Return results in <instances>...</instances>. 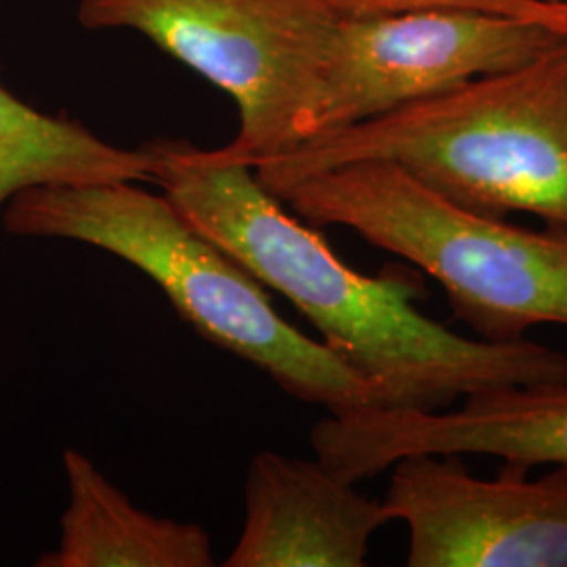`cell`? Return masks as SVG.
<instances>
[{
	"label": "cell",
	"instance_id": "8fae6325",
	"mask_svg": "<svg viewBox=\"0 0 567 567\" xmlns=\"http://www.w3.org/2000/svg\"><path fill=\"white\" fill-rule=\"evenodd\" d=\"M154 183L152 156L105 142L84 124L39 112L0 82V213L23 189L84 183Z\"/></svg>",
	"mask_w": 567,
	"mask_h": 567
},
{
	"label": "cell",
	"instance_id": "4fadbf2b",
	"mask_svg": "<svg viewBox=\"0 0 567 567\" xmlns=\"http://www.w3.org/2000/svg\"><path fill=\"white\" fill-rule=\"evenodd\" d=\"M555 2H559V0H555Z\"/></svg>",
	"mask_w": 567,
	"mask_h": 567
},
{
	"label": "cell",
	"instance_id": "8992f818",
	"mask_svg": "<svg viewBox=\"0 0 567 567\" xmlns=\"http://www.w3.org/2000/svg\"><path fill=\"white\" fill-rule=\"evenodd\" d=\"M566 39L538 21L466 7L341 18L305 140L526 65Z\"/></svg>",
	"mask_w": 567,
	"mask_h": 567
},
{
	"label": "cell",
	"instance_id": "9c48e42d",
	"mask_svg": "<svg viewBox=\"0 0 567 567\" xmlns=\"http://www.w3.org/2000/svg\"><path fill=\"white\" fill-rule=\"evenodd\" d=\"M246 517L227 567H362L370 540L391 524L370 501L322 465L259 452L244 484Z\"/></svg>",
	"mask_w": 567,
	"mask_h": 567
},
{
	"label": "cell",
	"instance_id": "6da1fadb",
	"mask_svg": "<svg viewBox=\"0 0 567 567\" xmlns=\"http://www.w3.org/2000/svg\"><path fill=\"white\" fill-rule=\"evenodd\" d=\"M154 183L185 219L316 326L322 343L377 391L379 408L442 410L492 386L566 383L567 351L468 339L421 309L423 274L344 264L316 225L290 215L250 164L185 140L143 143Z\"/></svg>",
	"mask_w": 567,
	"mask_h": 567
},
{
	"label": "cell",
	"instance_id": "5b68a950",
	"mask_svg": "<svg viewBox=\"0 0 567 567\" xmlns=\"http://www.w3.org/2000/svg\"><path fill=\"white\" fill-rule=\"evenodd\" d=\"M89 30H133L238 107L225 156L255 166L305 140L341 16L326 0H81Z\"/></svg>",
	"mask_w": 567,
	"mask_h": 567
},
{
	"label": "cell",
	"instance_id": "30bf717a",
	"mask_svg": "<svg viewBox=\"0 0 567 567\" xmlns=\"http://www.w3.org/2000/svg\"><path fill=\"white\" fill-rule=\"evenodd\" d=\"M68 507L60 545L39 567H210L215 553L200 524L156 517L137 508L91 458L63 452Z\"/></svg>",
	"mask_w": 567,
	"mask_h": 567
},
{
	"label": "cell",
	"instance_id": "7c38bea8",
	"mask_svg": "<svg viewBox=\"0 0 567 567\" xmlns=\"http://www.w3.org/2000/svg\"><path fill=\"white\" fill-rule=\"evenodd\" d=\"M341 18H374L425 7H466L538 21L567 37V0H326Z\"/></svg>",
	"mask_w": 567,
	"mask_h": 567
},
{
	"label": "cell",
	"instance_id": "ba28073f",
	"mask_svg": "<svg viewBox=\"0 0 567 567\" xmlns=\"http://www.w3.org/2000/svg\"><path fill=\"white\" fill-rule=\"evenodd\" d=\"M458 402L442 410L370 405L328 414L313 426L311 447L322 465L351 484L416 454L567 466V381L492 386Z\"/></svg>",
	"mask_w": 567,
	"mask_h": 567
},
{
	"label": "cell",
	"instance_id": "52a82bcc",
	"mask_svg": "<svg viewBox=\"0 0 567 567\" xmlns=\"http://www.w3.org/2000/svg\"><path fill=\"white\" fill-rule=\"evenodd\" d=\"M391 468L383 505L408 527V566L567 567V466L480 477L463 456L416 454Z\"/></svg>",
	"mask_w": 567,
	"mask_h": 567
},
{
	"label": "cell",
	"instance_id": "277c9868",
	"mask_svg": "<svg viewBox=\"0 0 567 567\" xmlns=\"http://www.w3.org/2000/svg\"><path fill=\"white\" fill-rule=\"evenodd\" d=\"M278 198L307 224L349 227L414 265L484 341L567 326V227L529 229L466 208L379 161L313 173Z\"/></svg>",
	"mask_w": 567,
	"mask_h": 567
},
{
	"label": "cell",
	"instance_id": "7a4b0ae2",
	"mask_svg": "<svg viewBox=\"0 0 567 567\" xmlns=\"http://www.w3.org/2000/svg\"><path fill=\"white\" fill-rule=\"evenodd\" d=\"M379 161L466 208L567 227V39L507 72L313 135L255 164L278 196L313 173Z\"/></svg>",
	"mask_w": 567,
	"mask_h": 567
},
{
	"label": "cell",
	"instance_id": "3957f363",
	"mask_svg": "<svg viewBox=\"0 0 567 567\" xmlns=\"http://www.w3.org/2000/svg\"><path fill=\"white\" fill-rule=\"evenodd\" d=\"M2 225L20 238L89 244L135 265L203 339L257 365L301 402L334 416L379 405L362 374L288 324L264 284L189 224L166 194L137 182L41 185L7 203Z\"/></svg>",
	"mask_w": 567,
	"mask_h": 567
}]
</instances>
